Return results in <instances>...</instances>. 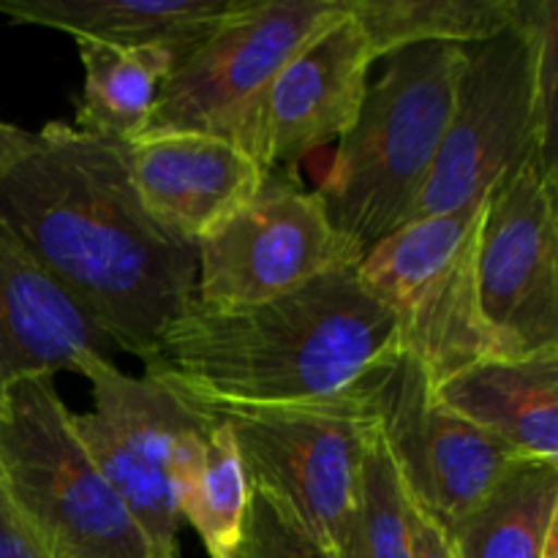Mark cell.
Here are the masks:
<instances>
[{"instance_id":"22","label":"cell","mask_w":558,"mask_h":558,"mask_svg":"<svg viewBox=\"0 0 558 558\" xmlns=\"http://www.w3.org/2000/svg\"><path fill=\"white\" fill-rule=\"evenodd\" d=\"M338 558H412L409 494L381 428L365 456L357 505Z\"/></svg>"},{"instance_id":"5","label":"cell","mask_w":558,"mask_h":558,"mask_svg":"<svg viewBox=\"0 0 558 558\" xmlns=\"http://www.w3.org/2000/svg\"><path fill=\"white\" fill-rule=\"evenodd\" d=\"M0 480L49 558H158L82 447L54 376L0 396Z\"/></svg>"},{"instance_id":"19","label":"cell","mask_w":558,"mask_h":558,"mask_svg":"<svg viewBox=\"0 0 558 558\" xmlns=\"http://www.w3.org/2000/svg\"><path fill=\"white\" fill-rule=\"evenodd\" d=\"M556 529L558 463L521 461L445 534L458 558H543Z\"/></svg>"},{"instance_id":"18","label":"cell","mask_w":558,"mask_h":558,"mask_svg":"<svg viewBox=\"0 0 558 558\" xmlns=\"http://www.w3.org/2000/svg\"><path fill=\"white\" fill-rule=\"evenodd\" d=\"M85 85L76 98L74 129L82 134L131 145L147 131L158 90L178 52L161 47H114L76 38Z\"/></svg>"},{"instance_id":"25","label":"cell","mask_w":558,"mask_h":558,"mask_svg":"<svg viewBox=\"0 0 558 558\" xmlns=\"http://www.w3.org/2000/svg\"><path fill=\"white\" fill-rule=\"evenodd\" d=\"M409 521H412V558H458L445 529L425 515L412 499H409Z\"/></svg>"},{"instance_id":"26","label":"cell","mask_w":558,"mask_h":558,"mask_svg":"<svg viewBox=\"0 0 558 558\" xmlns=\"http://www.w3.org/2000/svg\"><path fill=\"white\" fill-rule=\"evenodd\" d=\"M33 142H36V131H25L20 125H11L5 120H0V180L25 158Z\"/></svg>"},{"instance_id":"21","label":"cell","mask_w":558,"mask_h":558,"mask_svg":"<svg viewBox=\"0 0 558 558\" xmlns=\"http://www.w3.org/2000/svg\"><path fill=\"white\" fill-rule=\"evenodd\" d=\"M523 0H349L374 58L420 44L472 47L499 36L521 14Z\"/></svg>"},{"instance_id":"23","label":"cell","mask_w":558,"mask_h":558,"mask_svg":"<svg viewBox=\"0 0 558 558\" xmlns=\"http://www.w3.org/2000/svg\"><path fill=\"white\" fill-rule=\"evenodd\" d=\"M227 558H336L300 521L298 512L267 488H248L240 534Z\"/></svg>"},{"instance_id":"1","label":"cell","mask_w":558,"mask_h":558,"mask_svg":"<svg viewBox=\"0 0 558 558\" xmlns=\"http://www.w3.org/2000/svg\"><path fill=\"white\" fill-rule=\"evenodd\" d=\"M0 218L118 352L142 360L196 300V245L153 221L123 142L47 123L0 180Z\"/></svg>"},{"instance_id":"6","label":"cell","mask_w":558,"mask_h":558,"mask_svg":"<svg viewBox=\"0 0 558 558\" xmlns=\"http://www.w3.org/2000/svg\"><path fill=\"white\" fill-rule=\"evenodd\" d=\"M347 11L349 0H243L174 63L145 134L218 136L256 161L272 82L316 33Z\"/></svg>"},{"instance_id":"8","label":"cell","mask_w":558,"mask_h":558,"mask_svg":"<svg viewBox=\"0 0 558 558\" xmlns=\"http://www.w3.org/2000/svg\"><path fill=\"white\" fill-rule=\"evenodd\" d=\"M376 385L305 407L210 417L232 430L248 488L256 485L281 496L336 558L347 543L365 456L379 434Z\"/></svg>"},{"instance_id":"17","label":"cell","mask_w":558,"mask_h":558,"mask_svg":"<svg viewBox=\"0 0 558 558\" xmlns=\"http://www.w3.org/2000/svg\"><path fill=\"white\" fill-rule=\"evenodd\" d=\"M243 0H0L16 25L114 47H161L183 58Z\"/></svg>"},{"instance_id":"10","label":"cell","mask_w":558,"mask_h":558,"mask_svg":"<svg viewBox=\"0 0 558 558\" xmlns=\"http://www.w3.org/2000/svg\"><path fill=\"white\" fill-rule=\"evenodd\" d=\"M80 376L90 381L93 409L74 414V430L158 558H180L174 461L194 430L210 420L150 379L123 374L93 357Z\"/></svg>"},{"instance_id":"20","label":"cell","mask_w":558,"mask_h":558,"mask_svg":"<svg viewBox=\"0 0 558 558\" xmlns=\"http://www.w3.org/2000/svg\"><path fill=\"white\" fill-rule=\"evenodd\" d=\"M174 490L180 523L194 529L207 556L227 558L245 515L248 480L223 420H210L183 441L174 461Z\"/></svg>"},{"instance_id":"16","label":"cell","mask_w":558,"mask_h":558,"mask_svg":"<svg viewBox=\"0 0 558 558\" xmlns=\"http://www.w3.org/2000/svg\"><path fill=\"white\" fill-rule=\"evenodd\" d=\"M434 396L523 461L558 463V349L485 357L439 381Z\"/></svg>"},{"instance_id":"12","label":"cell","mask_w":558,"mask_h":558,"mask_svg":"<svg viewBox=\"0 0 558 558\" xmlns=\"http://www.w3.org/2000/svg\"><path fill=\"white\" fill-rule=\"evenodd\" d=\"M379 428L409 499L441 529L477 510L523 461L496 436L441 407L428 374L401 352L374 390Z\"/></svg>"},{"instance_id":"3","label":"cell","mask_w":558,"mask_h":558,"mask_svg":"<svg viewBox=\"0 0 558 558\" xmlns=\"http://www.w3.org/2000/svg\"><path fill=\"white\" fill-rule=\"evenodd\" d=\"M556 87L558 3L523 0L507 31L466 47L445 142L409 221L485 199L534 158L558 169Z\"/></svg>"},{"instance_id":"9","label":"cell","mask_w":558,"mask_h":558,"mask_svg":"<svg viewBox=\"0 0 558 558\" xmlns=\"http://www.w3.org/2000/svg\"><path fill=\"white\" fill-rule=\"evenodd\" d=\"M363 254L298 172L270 169L256 194L196 245V303L243 308L287 298L357 267Z\"/></svg>"},{"instance_id":"24","label":"cell","mask_w":558,"mask_h":558,"mask_svg":"<svg viewBox=\"0 0 558 558\" xmlns=\"http://www.w3.org/2000/svg\"><path fill=\"white\" fill-rule=\"evenodd\" d=\"M0 558H49L0 480Z\"/></svg>"},{"instance_id":"7","label":"cell","mask_w":558,"mask_h":558,"mask_svg":"<svg viewBox=\"0 0 558 558\" xmlns=\"http://www.w3.org/2000/svg\"><path fill=\"white\" fill-rule=\"evenodd\" d=\"M488 196L461 210L420 218L371 245L357 276L396 319L403 352L430 385L494 357L477 303V232Z\"/></svg>"},{"instance_id":"4","label":"cell","mask_w":558,"mask_h":558,"mask_svg":"<svg viewBox=\"0 0 558 558\" xmlns=\"http://www.w3.org/2000/svg\"><path fill=\"white\" fill-rule=\"evenodd\" d=\"M466 47L420 44L387 54L316 194L338 232L368 251L409 221L439 158Z\"/></svg>"},{"instance_id":"14","label":"cell","mask_w":558,"mask_h":558,"mask_svg":"<svg viewBox=\"0 0 558 558\" xmlns=\"http://www.w3.org/2000/svg\"><path fill=\"white\" fill-rule=\"evenodd\" d=\"M129 174L153 221L199 245L256 194L265 169L227 140L169 131L131 142Z\"/></svg>"},{"instance_id":"2","label":"cell","mask_w":558,"mask_h":558,"mask_svg":"<svg viewBox=\"0 0 558 558\" xmlns=\"http://www.w3.org/2000/svg\"><path fill=\"white\" fill-rule=\"evenodd\" d=\"M401 352L392 314L349 267L259 305L210 308L194 300L142 365L145 379L213 417L354 396Z\"/></svg>"},{"instance_id":"13","label":"cell","mask_w":558,"mask_h":558,"mask_svg":"<svg viewBox=\"0 0 558 558\" xmlns=\"http://www.w3.org/2000/svg\"><path fill=\"white\" fill-rule=\"evenodd\" d=\"M352 9L316 33L267 93L256 140L265 172H298L300 163L341 140L357 120L374 65Z\"/></svg>"},{"instance_id":"11","label":"cell","mask_w":558,"mask_h":558,"mask_svg":"<svg viewBox=\"0 0 558 558\" xmlns=\"http://www.w3.org/2000/svg\"><path fill=\"white\" fill-rule=\"evenodd\" d=\"M558 169L534 158L488 194L477 232V303L494 357L558 349Z\"/></svg>"},{"instance_id":"15","label":"cell","mask_w":558,"mask_h":558,"mask_svg":"<svg viewBox=\"0 0 558 558\" xmlns=\"http://www.w3.org/2000/svg\"><path fill=\"white\" fill-rule=\"evenodd\" d=\"M114 352L0 218V396L16 379L80 374L87 360Z\"/></svg>"}]
</instances>
